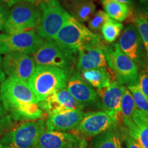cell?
<instances>
[{"mask_svg": "<svg viewBox=\"0 0 148 148\" xmlns=\"http://www.w3.org/2000/svg\"><path fill=\"white\" fill-rule=\"evenodd\" d=\"M145 114V116L146 119H147V121H148V113L147 114Z\"/></svg>", "mask_w": 148, "mask_h": 148, "instance_id": "obj_39", "label": "cell"}, {"mask_svg": "<svg viewBox=\"0 0 148 148\" xmlns=\"http://www.w3.org/2000/svg\"><path fill=\"white\" fill-rule=\"evenodd\" d=\"M10 113L14 121H26L42 119L44 112L38 106V103H32L22 105L11 111Z\"/></svg>", "mask_w": 148, "mask_h": 148, "instance_id": "obj_23", "label": "cell"}, {"mask_svg": "<svg viewBox=\"0 0 148 148\" xmlns=\"http://www.w3.org/2000/svg\"><path fill=\"white\" fill-rule=\"evenodd\" d=\"M136 10L138 14L148 16V0H138Z\"/></svg>", "mask_w": 148, "mask_h": 148, "instance_id": "obj_34", "label": "cell"}, {"mask_svg": "<svg viewBox=\"0 0 148 148\" xmlns=\"http://www.w3.org/2000/svg\"><path fill=\"white\" fill-rule=\"evenodd\" d=\"M7 110H5L4 106H3L2 101H1V98L0 97V118L3 117L7 114Z\"/></svg>", "mask_w": 148, "mask_h": 148, "instance_id": "obj_38", "label": "cell"}, {"mask_svg": "<svg viewBox=\"0 0 148 148\" xmlns=\"http://www.w3.org/2000/svg\"><path fill=\"white\" fill-rule=\"evenodd\" d=\"M119 120L104 110L90 111L84 117L76 130L86 136H95L118 125Z\"/></svg>", "mask_w": 148, "mask_h": 148, "instance_id": "obj_11", "label": "cell"}, {"mask_svg": "<svg viewBox=\"0 0 148 148\" xmlns=\"http://www.w3.org/2000/svg\"><path fill=\"white\" fill-rule=\"evenodd\" d=\"M131 94L133 100L134 101L136 108L143 112L144 114L148 113V99L146 98L140 90L138 84L127 86Z\"/></svg>", "mask_w": 148, "mask_h": 148, "instance_id": "obj_28", "label": "cell"}, {"mask_svg": "<svg viewBox=\"0 0 148 148\" xmlns=\"http://www.w3.org/2000/svg\"><path fill=\"white\" fill-rule=\"evenodd\" d=\"M125 88L116 79H112L108 86L97 90L100 98L101 109L115 116L119 120L121 119V102Z\"/></svg>", "mask_w": 148, "mask_h": 148, "instance_id": "obj_17", "label": "cell"}, {"mask_svg": "<svg viewBox=\"0 0 148 148\" xmlns=\"http://www.w3.org/2000/svg\"><path fill=\"white\" fill-rule=\"evenodd\" d=\"M139 71L138 85L141 92L148 99V64Z\"/></svg>", "mask_w": 148, "mask_h": 148, "instance_id": "obj_30", "label": "cell"}, {"mask_svg": "<svg viewBox=\"0 0 148 148\" xmlns=\"http://www.w3.org/2000/svg\"><path fill=\"white\" fill-rule=\"evenodd\" d=\"M0 148H3V146H2V145H1V143H0Z\"/></svg>", "mask_w": 148, "mask_h": 148, "instance_id": "obj_40", "label": "cell"}, {"mask_svg": "<svg viewBox=\"0 0 148 148\" xmlns=\"http://www.w3.org/2000/svg\"><path fill=\"white\" fill-rule=\"evenodd\" d=\"M41 12L37 34L46 40H53L57 33L71 15L58 0H42L39 3Z\"/></svg>", "mask_w": 148, "mask_h": 148, "instance_id": "obj_4", "label": "cell"}, {"mask_svg": "<svg viewBox=\"0 0 148 148\" xmlns=\"http://www.w3.org/2000/svg\"><path fill=\"white\" fill-rule=\"evenodd\" d=\"M40 17L39 8L33 3H17L11 8L3 30L8 34L32 30L38 27Z\"/></svg>", "mask_w": 148, "mask_h": 148, "instance_id": "obj_6", "label": "cell"}, {"mask_svg": "<svg viewBox=\"0 0 148 148\" xmlns=\"http://www.w3.org/2000/svg\"><path fill=\"white\" fill-rule=\"evenodd\" d=\"M123 24L109 18L101 28V34L106 40L108 43H112L123 29Z\"/></svg>", "mask_w": 148, "mask_h": 148, "instance_id": "obj_26", "label": "cell"}, {"mask_svg": "<svg viewBox=\"0 0 148 148\" xmlns=\"http://www.w3.org/2000/svg\"><path fill=\"white\" fill-rule=\"evenodd\" d=\"M102 42L86 46L78 51L75 70L80 72L97 68L106 67L107 61Z\"/></svg>", "mask_w": 148, "mask_h": 148, "instance_id": "obj_16", "label": "cell"}, {"mask_svg": "<svg viewBox=\"0 0 148 148\" xmlns=\"http://www.w3.org/2000/svg\"><path fill=\"white\" fill-rule=\"evenodd\" d=\"M103 51L110 68L118 82L127 86L138 84V69L134 61L122 51L117 42L103 46Z\"/></svg>", "mask_w": 148, "mask_h": 148, "instance_id": "obj_3", "label": "cell"}, {"mask_svg": "<svg viewBox=\"0 0 148 148\" xmlns=\"http://www.w3.org/2000/svg\"><path fill=\"white\" fill-rule=\"evenodd\" d=\"M136 109L137 108L135 106L132 94L128 88L125 87L121 102V119L125 127L133 122L132 116Z\"/></svg>", "mask_w": 148, "mask_h": 148, "instance_id": "obj_25", "label": "cell"}, {"mask_svg": "<svg viewBox=\"0 0 148 148\" xmlns=\"http://www.w3.org/2000/svg\"><path fill=\"white\" fill-rule=\"evenodd\" d=\"M66 89L84 108L101 109V103L97 90L82 78L78 71L74 69L70 73Z\"/></svg>", "mask_w": 148, "mask_h": 148, "instance_id": "obj_12", "label": "cell"}, {"mask_svg": "<svg viewBox=\"0 0 148 148\" xmlns=\"http://www.w3.org/2000/svg\"><path fill=\"white\" fill-rule=\"evenodd\" d=\"M101 2L108 17L118 22L125 21L131 12V8L125 3L114 0H101Z\"/></svg>", "mask_w": 148, "mask_h": 148, "instance_id": "obj_24", "label": "cell"}, {"mask_svg": "<svg viewBox=\"0 0 148 148\" xmlns=\"http://www.w3.org/2000/svg\"><path fill=\"white\" fill-rule=\"evenodd\" d=\"M0 97L7 112H11L26 103H38L27 82L10 77L1 84Z\"/></svg>", "mask_w": 148, "mask_h": 148, "instance_id": "obj_8", "label": "cell"}, {"mask_svg": "<svg viewBox=\"0 0 148 148\" xmlns=\"http://www.w3.org/2000/svg\"><path fill=\"white\" fill-rule=\"evenodd\" d=\"M53 40L60 47L76 53L86 46L101 42L99 34L72 16L61 27Z\"/></svg>", "mask_w": 148, "mask_h": 148, "instance_id": "obj_2", "label": "cell"}, {"mask_svg": "<svg viewBox=\"0 0 148 148\" xmlns=\"http://www.w3.org/2000/svg\"><path fill=\"white\" fill-rule=\"evenodd\" d=\"M77 56V53L60 47L54 40H45L32 56L37 65L56 66L71 73L75 69Z\"/></svg>", "mask_w": 148, "mask_h": 148, "instance_id": "obj_7", "label": "cell"}, {"mask_svg": "<svg viewBox=\"0 0 148 148\" xmlns=\"http://www.w3.org/2000/svg\"><path fill=\"white\" fill-rule=\"evenodd\" d=\"M9 8L4 3L0 2V29L3 30V27L9 14Z\"/></svg>", "mask_w": 148, "mask_h": 148, "instance_id": "obj_32", "label": "cell"}, {"mask_svg": "<svg viewBox=\"0 0 148 148\" xmlns=\"http://www.w3.org/2000/svg\"><path fill=\"white\" fill-rule=\"evenodd\" d=\"M37 0H0V2L4 3L8 8H12L14 4L19 2H29L34 3Z\"/></svg>", "mask_w": 148, "mask_h": 148, "instance_id": "obj_35", "label": "cell"}, {"mask_svg": "<svg viewBox=\"0 0 148 148\" xmlns=\"http://www.w3.org/2000/svg\"><path fill=\"white\" fill-rule=\"evenodd\" d=\"M70 73L53 66L37 65L27 81L38 102L66 87Z\"/></svg>", "mask_w": 148, "mask_h": 148, "instance_id": "obj_1", "label": "cell"}, {"mask_svg": "<svg viewBox=\"0 0 148 148\" xmlns=\"http://www.w3.org/2000/svg\"><path fill=\"white\" fill-rule=\"evenodd\" d=\"M120 49L138 66V70L148 64V58L145 47L136 27L128 24L123 29L117 42Z\"/></svg>", "mask_w": 148, "mask_h": 148, "instance_id": "obj_10", "label": "cell"}, {"mask_svg": "<svg viewBox=\"0 0 148 148\" xmlns=\"http://www.w3.org/2000/svg\"><path fill=\"white\" fill-rule=\"evenodd\" d=\"M38 105L48 115L65 110H84V107L75 100L66 88L56 92L45 100L38 102Z\"/></svg>", "mask_w": 148, "mask_h": 148, "instance_id": "obj_15", "label": "cell"}, {"mask_svg": "<svg viewBox=\"0 0 148 148\" xmlns=\"http://www.w3.org/2000/svg\"><path fill=\"white\" fill-rule=\"evenodd\" d=\"M86 147V140L70 132L46 130L42 133L35 148H81Z\"/></svg>", "mask_w": 148, "mask_h": 148, "instance_id": "obj_14", "label": "cell"}, {"mask_svg": "<svg viewBox=\"0 0 148 148\" xmlns=\"http://www.w3.org/2000/svg\"><path fill=\"white\" fill-rule=\"evenodd\" d=\"M45 131V122L42 119L23 121L5 133L0 143L3 148H35Z\"/></svg>", "mask_w": 148, "mask_h": 148, "instance_id": "obj_5", "label": "cell"}, {"mask_svg": "<svg viewBox=\"0 0 148 148\" xmlns=\"http://www.w3.org/2000/svg\"><path fill=\"white\" fill-rule=\"evenodd\" d=\"M13 125L14 120L10 114L0 118V136H2L5 133L10 130Z\"/></svg>", "mask_w": 148, "mask_h": 148, "instance_id": "obj_31", "label": "cell"}, {"mask_svg": "<svg viewBox=\"0 0 148 148\" xmlns=\"http://www.w3.org/2000/svg\"><path fill=\"white\" fill-rule=\"evenodd\" d=\"M64 5L68 13L81 23L88 21L96 10L90 0H64Z\"/></svg>", "mask_w": 148, "mask_h": 148, "instance_id": "obj_20", "label": "cell"}, {"mask_svg": "<svg viewBox=\"0 0 148 148\" xmlns=\"http://www.w3.org/2000/svg\"><path fill=\"white\" fill-rule=\"evenodd\" d=\"M125 134H123V139H124V143L126 148H142L139 144L135 140L134 138L130 136L126 132V129L125 127Z\"/></svg>", "mask_w": 148, "mask_h": 148, "instance_id": "obj_33", "label": "cell"}, {"mask_svg": "<svg viewBox=\"0 0 148 148\" xmlns=\"http://www.w3.org/2000/svg\"><path fill=\"white\" fill-rule=\"evenodd\" d=\"M132 123L125 127L127 134L134 138L142 148H148V121L143 112L136 109Z\"/></svg>", "mask_w": 148, "mask_h": 148, "instance_id": "obj_19", "label": "cell"}, {"mask_svg": "<svg viewBox=\"0 0 148 148\" xmlns=\"http://www.w3.org/2000/svg\"><path fill=\"white\" fill-rule=\"evenodd\" d=\"M5 79V75L2 69V58L0 56V84Z\"/></svg>", "mask_w": 148, "mask_h": 148, "instance_id": "obj_36", "label": "cell"}, {"mask_svg": "<svg viewBox=\"0 0 148 148\" xmlns=\"http://www.w3.org/2000/svg\"><path fill=\"white\" fill-rule=\"evenodd\" d=\"M114 1H118V2H120V3H125V4L128 5L130 8H131V10H132V8L134 4V0H114Z\"/></svg>", "mask_w": 148, "mask_h": 148, "instance_id": "obj_37", "label": "cell"}, {"mask_svg": "<svg viewBox=\"0 0 148 148\" xmlns=\"http://www.w3.org/2000/svg\"><path fill=\"white\" fill-rule=\"evenodd\" d=\"M82 110H65L50 114L45 121L47 131H65L76 130L84 117Z\"/></svg>", "mask_w": 148, "mask_h": 148, "instance_id": "obj_18", "label": "cell"}, {"mask_svg": "<svg viewBox=\"0 0 148 148\" xmlns=\"http://www.w3.org/2000/svg\"><path fill=\"white\" fill-rule=\"evenodd\" d=\"M36 66L32 56L25 53H7L2 60V69L5 75L25 82L29 80Z\"/></svg>", "mask_w": 148, "mask_h": 148, "instance_id": "obj_13", "label": "cell"}, {"mask_svg": "<svg viewBox=\"0 0 148 148\" xmlns=\"http://www.w3.org/2000/svg\"><path fill=\"white\" fill-rule=\"evenodd\" d=\"M81 148H84V147H81Z\"/></svg>", "mask_w": 148, "mask_h": 148, "instance_id": "obj_41", "label": "cell"}, {"mask_svg": "<svg viewBox=\"0 0 148 148\" xmlns=\"http://www.w3.org/2000/svg\"><path fill=\"white\" fill-rule=\"evenodd\" d=\"M45 40L33 30L15 34H0V54L21 53L32 56L39 49Z\"/></svg>", "mask_w": 148, "mask_h": 148, "instance_id": "obj_9", "label": "cell"}, {"mask_svg": "<svg viewBox=\"0 0 148 148\" xmlns=\"http://www.w3.org/2000/svg\"><path fill=\"white\" fill-rule=\"evenodd\" d=\"M116 127L117 126L94 136L90 145L91 148H123L122 134Z\"/></svg>", "mask_w": 148, "mask_h": 148, "instance_id": "obj_22", "label": "cell"}, {"mask_svg": "<svg viewBox=\"0 0 148 148\" xmlns=\"http://www.w3.org/2000/svg\"><path fill=\"white\" fill-rule=\"evenodd\" d=\"M108 18V16L104 11L99 10L97 12H95L88 21L89 29L95 32H99Z\"/></svg>", "mask_w": 148, "mask_h": 148, "instance_id": "obj_29", "label": "cell"}, {"mask_svg": "<svg viewBox=\"0 0 148 148\" xmlns=\"http://www.w3.org/2000/svg\"><path fill=\"white\" fill-rule=\"evenodd\" d=\"M134 26L143 41L148 58V16L138 14L134 18Z\"/></svg>", "mask_w": 148, "mask_h": 148, "instance_id": "obj_27", "label": "cell"}, {"mask_svg": "<svg viewBox=\"0 0 148 148\" xmlns=\"http://www.w3.org/2000/svg\"><path fill=\"white\" fill-rule=\"evenodd\" d=\"M79 74L85 82L97 90L108 86L112 80L110 73L106 67L86 70Z\"/></svg>", "mask_w": 148, "mask_h": 148, "instance_id": "obj_21", "label": "cell"}]
</instances>
